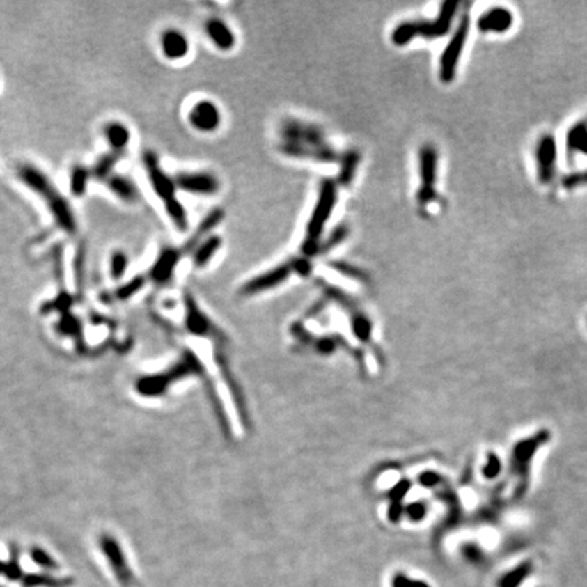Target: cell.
Instances as JSON below:
<instances>
[{"mask_svg":"<svg viewBox=\"0 0 587 587\" xmlns=\"http://www.w3.org/2000/svg\"><path fill=\"white\" fill-rule=\"evenodd\" d=\"M224 245V240L221 235L211 234L204 241H201L196 248L192 256V261L196 268H204L207 267L211 260L215 257V254L221 251Z\"/></svg>","mask_w":587,"mask_h":587,"instance_id":"25","label":"cell"},{"mask_svg":"<svg viewBox=\"0 0 587 587\" xmlns=\"http://www.w3.org/2000/svg\"><path fill=\"white\" fill-rule=\"evenodd\" d=\"M164 208L168 215L169 221L175 227V230L180 233H185L189 227V219H188L187 208L184 207L181 200L175 198L168 204H164Z\"/></svg>","mask_w":587,"mask_h":587,"instance_id":"30","label":"cell"},{"mask_svg":"<svg viewBox=\"0 0 587 587\" xmlns=\"http://www.w3.org/2000/svg\"><path fill=\"white\" fill-rule=\"evenodd\" d=\"M105 185L111 191V194L127 204H134L139 201L140 192L136 182L125 174L114 173L105 182Z\"/></svg>","mask_w":587,"mask_h":587,"instance_id":"23","label":"cell"},{"mask_svg":"<svg viewBox=\"0 0 587 587\" xmlns=\"http://www.w3.org/2000/svg\"><path fill=\"white\" fill-rule=\"evenodd\" d=\"M226 217L224 208L217 207L212 208L211 211H208V214L198 222L195 231L188 237V240L180 246L181 251L184 253V256H191L197 245L204 241L207 237H210L214 231V228H217L219 224H222Z\"/></svg>","mask_w":587,"mask_h":587,"instance_id":"18","label":"cell"},{"mask_svg":"<svg viewBox=\"0 0 587 587\" xmlns=\"http://www.w3.org/2000/svg\"><path fill=\"white\" fill-rule=\"evenodd\" d=\"M4 575H6V579L10 582H17L24 578L22 568L19 565V549L15 544H13L10 548V560L6 561Z\"/></svg>","mask_w":587,"mask_h":587,"instance_id":"36","label":"cell"},{"mask_svg":"<svg viewBox=\"0 0 587 587\" xmlns=\"http://www.w3.org/2000/svg\"><path fill=\"white\" fill-rule=\"evenodd\" d=\"M430 512V503L425 499H416L404 506V517L411 524H420L427 518Z\"/></svg>","mask_w":587,"mask_h":587,"instance_id":"33","label":"cell"},{"mask_svg":"<svg viewBox=\"0 0 587 587\" xmlns=\"http://www.w3.org/2000/svg\"><path fill=\"white\" fill-rule=\"evenodd\" d=\"M93 180L91 169L75 164L70 170V192L74 197H84L88 191V184Z\"/></svg>","mask_w":587,"mask_h":587,"instance_id":"28","label":"cell"},{"mask_svg":"<svg viewBox=\"0 0 587 587\" xmlns=\"http://www.w3.org/2000/svg\"><path fill=\"white\" fill-rule=\"evenodd\" d=\"M514 24L512 13L504 7H492L483 13L477 21V29L481 33L503 34L508 31Z\"/></svg>","mask_w":587,"mask_h":587,"instance_id":"20","label":"cell"},{"mask_svg":"<svg viewBox=\"0 0 587 587\" xmlns=\"http://www.w3.org/2000/svg\"><path fill=\"white\" fill-rule=\"evenodd\" d=\"M130 265V257L124 251H114L111 254L109 261V274L113 280H121L124 278Z\"/></svg>","mask_w":587,"mask_h":587,"instance_id":"35","label":"cell"},{"mask_svg":"<svg viewBox=\"0 0 587 587\" xmlns=\"http://www.w3.org/2000/svg\"><path fill=\"white\" fill-rule=\"evenodd\" d=\"M74 579L70 577L58 578L47 572L28 574L22 578V587H70Z\"/></svg>","mask_w":587,"mask_h":587,"instance_id":"29","label":"cell"},{"mask_svg":"<svg viewBox=\"0 0 587 587\" xmlns=\"http://www.w3.org/2000/svg\"><path fill=\"white\" fill-rule=\"evenodd\" d=\"M338 196V184L331 178H327L321 182L317 203L310 215L306 224V234L301 245V251L305 257L318 256V249L321 245V238L324 228L329 218L335 211L336 203Z\"/></svg>","mask_w":587,"mask_h":587,"instance_id":"3","label":"cell"},{"mask_svg":"<svg viewBox=\"0 0 587 587\" xmlns=\"http://www.w3.org/2000/svg\"><path fill=\"white\" fill-rule=\"evenodd\" d=\"M457 11H458L457 1H445L441 6L438 17L434 19L407 21L397 25L391 31V41L396 47H405L414 38H425V40L441 38L448 34Z\"/></svg>","mask_w":587,"mask_h":587,"instance_id":"4","label":"cell"},{"mask_svg":"<svg viewBox=\"0 0 587 587\" xmlns=\"http://www.w3.org/2000/svg\"><path fill=\"white\" fill-rule=\"evenodd\" d=\"M141 164L146 170L148 182L157 197L164 203L168 204L170 201L178 198L177 197V185L174 177H171L165 169L162 168L159 157L155 151L147 150L141 155Z\"/></svg>","mask_w":587,"mask_h":587,"instance_id":"8","label":"cell"},{"mask_svg":"<svg viewBox=\"0 0 587 587\" xmlns=\"http://www.w3.org/2000/svg\"><path fill=\"white\" fill-rule=\"evenodd\" d=\"M331 267L337 271L338 274H341V275H344V276H348V278H351V279H357V280H367V275H366V272H363L362 269H359L358 267H355V265H351V264H348V263H344V261H332L331 263Z\"/></svg>","mask_w":587,"mask_h":587,"instance_id":"41","label":"cell"},{"mask_svg":"<svg viewBox=\"0 0 587 587\" xmlns=\"http://www.w3.org/2000/svg\"><path fill=\"white\" fill-rule=\"evenodd\" d=\"M30 558L37 565H40L45 570H49V571L58 570V564H57L56 560L54 559L45 549H42L40 547H33L30 549Z\"/></svg>","mask_w":587,"mask_h":587,"instance_id":"40","label":"cell"},{"mask_svg":"<svg viewBox=\"0 0 587 587\" xmlns=\"http://www.w3.org/2000/svg\"><path fill=\"white\" fill-rule=\"evenodd\" d=\"M414 481L409 478H401L397 481L386 494L388 499V519L391 524H398L404 517L405 499L411 492Z\"/></svg>","mask_w":587,"mask_h":587,"instance_id":"21","label":"cell"},{"mask_svg":"<svg viewBox=\"0 0 587 587\" xmlns=\"http://www.w3.org/2000/svg\"><path fill=\"white\" fill-rule=\"evenodd\" d=\"M124 155H125V154H123V152H116V151H112V150H109V151H107L105 154L100 155V157L95 159L94 165L90 168L91 169V175H93V180L107 182V181L112 177L113 174L116 173V171H114V170H116V166H117V164L123 159V157H124Z\"/></svg>","mask_w":587,"mask_h":587,"instance_id":"26","label":"cell"},{"mask_svg":"<svg viewBox=\"0 0 587 587\" xmlns=\"http://www.w3.org/2000/svg\"><path fill=\"white\" fill-rule=\"evenodd\" d=\"M567 143L570 150L578 151L581 154H587V125L575 124L567 136Z\"/></svg>","mask_w":587,"mask_h":587,"instance_id":"32","label":"cell"},{"mask_svg":"<svg viewBox=\"0 0 587 587\" xmlns=\"http://www.w3.org/2000/svg\"><path fill=\"white\" fill-rule=\"evenodd\" d=\"M415 480H416V483L419 484L420 487L427 488V490L439 488L445 483V477L444 476L441 475L439 472L431 471V469H427V471L420 472L419 475L416 476Z\"/></svg>","mask_w":587,"mask_h":587,"instance_id":"39","label":"cell"},{"mask_svg":"<svg viewBox=\"0 0 587 587\" xmlns=\"http://www.w3.org/2000/svg\"><path fill=\"white\" fill-rule=\"evenodd\" d=\"M318 285L322 290L325 298L337 304L340 308L344 310V313L348 317L351 332L354 337L366 348H370L373 355L375 358H381V352L375 348L374 341V327L373 321L368 317V314L361 308V305L355 301L354 297L343 291L341 288L332 285L331 283L325 280H318Z\"/></svg>","mask_w":587,"mask_h":587,"instance_id":"2","label":"cell"},{"mask_svg":"<svg viewBox=\"0 0 587 587\" xmlns=\"http://www.w3.org/2000/svg\"><path fill=\"white\" fill-rule=\"evenodd\" d=\"M184 305H185V325L191 334L201 336V337H210L214 341L222 340L226 337L222 334V331L210 320V317L198 308L191 292H185Z\"/></svg>","mask_w":587,"mask_h":587,"instance_id":"11","label":"cell"},{"mask_svg":"<svg viewBox=\"0 0 587 587\" xmlns=\"http://www.w3.org/2000/svg\"><path fill=\"white\" fill-rule=\"evenodd\" d=\"M469 30L471 18L468 14H464L439 58V79L442 84H451L455 79L458 63L469 37Z\"/></svg>","mask_w":587,"mask_h":587,"instance_id":"6","label":"cell"},{"mask_svg":"<svg viewBox=\"0 0 587 587\" xmlns=\"http://www.w3.org/2000/svg\"><path fill=\"white\" fill-rule=\"evenodd\" d=\"M0 587H4V586H1V585H0Z\"/></svg>","mask_w":587,"mask_h":587,"instance_id":"48","label":"cell"},{"mask_svg":"<svg viewBox=\"0 0 587 587\" xmlns=\"http://www.w3.org/2000/svg\"><path fill=\"white\" fill-rule=\"evenodd\" d=\"M182 257L184 253L180 246H164L148 271L150 279L158 285L169 284L174 278L175 269Z\"/></svg>","mask_w":587,"mask_h":587,"instance_id":"16","label":"cell"},{"mask_svg":"<svg viewBox=\"0 0 587 587\" xmlns=\"http://www.w3.org/2000/svg\"><path fill=\"white\" fill-rule=\"evenodd\" d=\"M4 567H6V563L0 561V574H4Z\"/></svg>","mask_w":587,"mask_h":587,"instance_id":"47","label":"cell"},{"mask_svg":"<svg viewBox=\"0 0 587 587\" xmlns=\"http://www.w3.org/2000/svg\"><path fill=\"white\" fill-rule=\"evenodd\" d=\"M348 234H350V230H348L347 226L340 224V226L335 227L329 233V235L325 240L321 241V245H320V249H318V254H324V253L329 252L331 249L338 246L348 237Z\"/></svg>","mask_w":587,"mask_h":587,"instance_id":"37","label":"cell"},{"mask_svg":"<svg viewBox=\"0 0 587 587\" xmlns=\"http://www.w3.org/2000/svg\"><path fill=\"white\" fill-rule=\"evenodd\" d=\"M531 571V563L519 564L512 571L504 574L503 577L498 582V587H519V585L524 584L525 579L529 577Z\"/></svg>","mask_w":587,"mask_h":587,"instance_id":"31","label":"cell"},{"mask_svg":"<svg viewBox=\"0 0 587 587\" xmlns=\"http://www.w3.org/2000/svg\"><path fill=\"white\" fill-rule=\"evenodd\" d=\"M58 329L64 335L79 336L81 334V324L79 320L70 313H65L61 315V320L58 322Z\"/></svg>","mask_w":587,"mask_h":587,"instance_id":"42","label":"cell"},{"mask_svg":"<svg viewBox=\"0 0 587 587\" xmlns=\"http://www.w3.org/2000/svg\"><path fill=\"white\" fill-rule=\"evenodd\" d=\"M204 31L210 41L222 52H228L235 47L237 38L234 31L221 18H210L204 24Z\"/></svg>","mask_w":587,"mask_h":587,"instance_id":"22","label":"cell"},{"mask_svg":"<svg viewBox=\"0 0 587 587\" xmlns=\"http://www.w3.org/2000/svg\"><path fill=\"white\" fill-rule=\"evenodd\" d=\"M558 165V146L551 135H544L535 146V168L537 177L541 184L548 185L556 174Z\"/></svg>","mask_w":587,"mask_h":587,"instance_id":"13","label":"cell"},{"mask_svg":"<svg viewBox=\"0 0 587 587\" xmlns=\"http://www.w3.org/2000/svg\"><path fill=\"white\" fill-rule=\"evenodd\" d=\"M100 547L105 558L111 563V567L117 581L125 587L132 586L135 582L134 572L128 567V563L118 541L109 534H102L100 538Z\"/></svg>","mask_w":587,"mask_h":587,"instance_id":"14","label":"cell"},{"mask_svg":"<svg viewBox=\"0 0 587 587\" xmlns=\"http://www.w3.org/2000/svg\"><path fill=\"white\" fill-rule=\"evenodd\" d=\"M461 554L465 559L469 560L472 563H477V561H481V559H483V554H481L480 548L476 547L475 544H472V542L464 544L462 548H461Z\"/></svg>","mask_w":587,"mask_h":587,"instance_id":"45","label":"cell"},{"mask_svg":"<svg viewBox=\"0 0 587 587\" xmlns=\"http://www.w3.org/2000/svg\"><path fill=\"white\" fill-rule=\"evenodd\" d=\"M17 177L45 203L54 224L63 234L70 237L78 234V219L70 200L60 192L45 171L33 164H21L17 168Z\"/></svg>","mask_w":587,"mask_h":587,"instance_id":"1","label":"cell"},{"mask_svg":"<svg viewBox=\"0 0 587 587\" xmlns=\"http://www.w3.org/2000/svg\"><path fill=\"white\" fill-rule=\"evenodd\" d=\"M391 587H430V585L423 581L411 579L405 574L398 572L391 579Z\"/></svg>","mask_w":587,"mask_h":587,"instance_id":"44","label":"cell"},{"mask_svg":"<svg viewBox=\"0 0 587 587\" xmlns=\"http://www.w3.org/2000/svg\"><path fill=\"white\" fill-rule=\"evenodd\" d=\"M188 120L196 131L210 134L221 127L222 114L217 104L210 100H201L192 107Z\"/></svg>","mask_w":587,"mask_h":587,"instance_id":"17","label":"cell"},{"mask_svg":"<svg viewBox=\"0 0 587 587\" xmlns=\"http://www.w3.org/2000/svg\"><path fill=\"white\" fill-rule=\"evenodd\" d=\"M203 373L204 368L198 358L192 351H185L184 357L166 373L140 378L136 384V391L146 397H158L168 391L173 382L191 375H203Z\"/></svg>","mask_w":587,"mask_h":587,"instance_id":"5","label":"cell"},{"mask_svg":"<svg viewBox=\"0 0 587 587\" xmlns=\"http://www.w3.org/2000/svg\"><path fill=\"white\" fill-rule=\"evenodd\" d=\"M144 284H146V278L141 276V275H138L134 279H131L130 281L121 284L120 287H117L113 291L112 297L114 299H118V301H127L131 297H134L135 294H138L140 290L144 287Z\"/></svg>","mask_w":587,"mask_h":587,"instance_id":"34","label":"cell"},{"mask_svg":"<svg viewBox=\"0 0 587 587\" xmlns=\"http://www.w3.org/2000/svg\"><path fill=\"white\" fill-rule=\"evenodd\" d=\"M104 138L107 140L109 150L125 154L127 147L131 141V131L121 121H111L104 127Z\"/></svg>","mask_w":587,"mask_h":587,"instance_id":"24","label":"cell"},{"mask_svg":"<svg viewBox=\"0 0 587 587\" xmlns=\"http://www.w3.org/2000/svg\"><path fill=\"white\" fill-rule=\"evenodd\" d=\"M174 180L177 188L189 195L212 196L221 189L219 178L210 171H180Z\"/></svg>","mask_w":587,"mask_h":587,"instance_id":"12","label":"cell"},{"mask_svg":"<svg viewBox=\"0 0 587 587\" xmlns=\"http://www.w3.org/2000/svg\"><path fill=\"white\" fill-rule=\"evenodd\" d=\"M587 185V169L582 170V171H577V173H571L567 177L563 178V187L567 189H574V188H579V187H586Z\"/></svg>","mask_w":587,"mask_h":587,"instance_id":"43","label":"cell"},{"mask_svg":"<svg viewBox=\"0 0 587 587\" xmlns=\"http://www.w3.org/2000/svg\"><path fill=\"white\" fill-rule=\"evenodd\" d=\"M292 275H297L295 261H294V258H290V260L281 263L279 265L274 267L272 269H269L264 274H260L252 279L248 280L246 283H244L242 287L240 288V292L244 297L257 295L260 292H265V291H269V290H274V288L279 287L290 279Z\"/></svg>","mask_w":587,"mask_h":587,"instance_id":"9","label":"cell"},{"mask_svg":"<svg viewBox=\"0 0 587 587\" xmlns=\"http://www.w3.org/2000/svg\"><path fill=\"white\" fill-rule=\"evenodd\" d=\"M280 152L291 158H306L322 164H334L340 161L341 154L329 143L325 144H295L280 143Z\"/></svg>","mask_w":587,"mask_h":587,"instance_id":"15","label":"cell"},{"mask_svg":"<svg viewBox=\"0 0 587 587\" xmlns=\"http://www.w3.org/2000/svg\"><path fill=\"white\" fill-rule=\"evenodd\" d=\"M437 178H438V151L430 143L423 144L419 150L420 184L418 194H416V200L420 208H425L428 204L437 200L438 197Z\"/></svg>","mask_w":587,"mask_h":587,"instance_id":"7","label":"cell"},{"mask_svg":"<svg viewBox=\"0 0 587 587\" xmlns=\"http://www.w3.org/2000/svg\"><path fill=\"white\" fill-rule=\"evenodd\" d=\"M72 302H74V298L67 291H61L55 299H52L51 302H48L42 306V311L44 313L57 311V313H61V315H63V314L68 313V310L72 306Z\"/></svg>","mask_w":587,"mask_h":587,"instance_id":"38","label":"cell"},{"mask_svg":"<svg viewBox=\"0 0 587 587\" xmlns=\"http://www.w3.org/2000/svg\"><path fill=\"white\" fill-rule=\"evenodd\" d=\"M280 143L295 144H325L324 131L310 123H304L295 118L281 121L279 127Z\"/></svg>","mask_w":587,"mask_h":587,"instance_id":"10","label":"cell"},{"mask_svg":"<svg viewBox=\"0 0 587 587\" xmlns=\"http://www.w3.org/2000/svg\"><path fill=\"white\" fill-rule=\"evenodd\" d=\"M159 45L162 55L171 61L185 58L191 51V42L187 34L178 29L170 28L162 31Z\"/></svg>","mask_w":587,"mask_h":587,"instance_id":"19","label":"cell"},{"mask_svg":"<svg viewBox=\"0 0 587 587\" xmlns=\"http://www.w3.org/2000/svg\"><path fill=\"white\" fill-rule=\"evenodd\" d=\"M74 268H75V279L78 285L82 284V279H84V249L79 248L77 256H75V263H74Z\"/></svg>","mask_w":587,"mask_h":587,"instance_id":"46","label":"cell"},{"mask_svg":"<svg viewBox=\"0 0 587 587\" xmlns=\"http://www.w3.org/2000/svg\"><path fill=\"white\" fill-rule=\"evenodd\" d=\"M361 159L362 155L359 151L357 150H347L345 152L341 154L340 157V170H338V177H337V184L341 187H348L355 175L358 168L361 165Z\"/></svg>","mask_w":587,"mask_h":587,"instance_id":"27","label":"cell"}]
</instances>
